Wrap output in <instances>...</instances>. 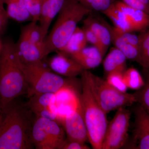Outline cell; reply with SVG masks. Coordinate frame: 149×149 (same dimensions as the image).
Wrapping results in <instances>:
<instances>
[{
  "mask_svg": "<svg viewBox=\"0 0 149 149\" xmlns=\"http://www.w3.org/2000/svg\"><path fill=\"white\" fill-rule=\"evenodd\" d=\"M32 112L15 100L1 109L0 149H31Z\"/></svg>",
  "mask_w": 149,
  "mask_h": 149,
  "instance_id": "cell-1",
  "label": "cell"
},
{
  "mask_svg": "<svg viewBox=\"0 0 149 149\" xmlns=\"http://www.w3.org/2000/svg\"><path fill=\"white\" fill-rule=\"evenodd\" d=\"M27 86L18 63L13 41H6L0 51V106L1 109L22 95Z\"/></svg>",
  "mask_w": 149,
  "mask_h": 149,
  "instance_id": "cell-2",
  "label": "cell"
},
{
  "mask_svg": "<svg viewBox=\"0 0 149 149\" xmlns=\"http://www.w3.org/2000/svg\"><path fill=\"white\" fill-rule=\"evenodd\" d=\"M91 72L85 70L81 74L82 93L80 95L83 118L88 141L93 149H102L107 127V113L96 98L91 85Z\"/></svg>",
  "mask_w": 149,
  "mask_h": 149,
  "instance_id": "cell-3",
  "label": "cell"
},
{
  "mask_svg": "<svg viewBox=\"0 0 149 149\" xmlns=\"http://www.w3.org/2000/svg\"><path fill=\"white\" fill-rule=\"evenodd\" d=\"M92 10L77 0H65L53 27L44 42L46 55L58 52L64 47L77 24Z\"/></svg>",
  "mask_w": 149,
  "mask_h": 149,
  "instance_id": "cell-4",
  "label": "cell"
},
{
  "mask_svg": "<svg viewBox=\"0 0 149 149\" xmlns=\"http://www.w3.org/2000/svg\"><path fill=\"white\" fill-rule=\"evenodd\" d=\"M18 58V63L27 86L28 98L36 94L55 93L62 88L75 86V77L65 78L46 67L43 61L24 63Z\"/></svg>",
  "mask_w": 149,
  "mask_h": 149,
  "instance_id": "cell-5",
  "label": "cell"
},
{
  "mask_svg": "<svg viewBox=\"0 0 149 149\" xmlns=\"http://www.w3.org/2000/svg\"><path fill=\"white\" fill-rule=\"evenodd\" d=\"M91 85L97 101L104 111L108 113L136 102L134 94L123 93L112 87L105 79L91 72Z\"/></svg>",
  "mask_w": 149,
  "mask_h": 149,
  "instance_id": "cell-6",
  "label": "cell"
},
{
  "mask_svg": "<svg viewBox=\"0 0 149 149\" xmlns=\"http://www.w3.org/2000/svg\"><path fill=\"white\" fill-rule=\"evenodd\" d=\"M130 113L125 107L117 110L107 127L102 149H118L123 146L128 139Z\"/></svg>",
  "mask_w": 149,
  "mask_h": 149,
  "instance_id": "cell-7",
  "label": "cell"
},
{
  "mask_svg": "<svg viewBox=\"0 0 149 149\" xmlns=\"http://www.w3.org/2000/svg\"><path fill=\"white\" fill-rule=\"evenodd\" d=\"M80 105V95L75 86L62 88L55 93L53 107L59 124L68 113L76 109Z\"/></svg>",
  "mask_w": 149,
  "mask_h": 149,
  "instance_id": "cell-8",
  "label": "cell"
},
{
  "mask_svg": "<svg viewBox=\"0 0 149 149\" xmlns=\"http://www.w3.org/2000/svg\"><path fill=\"white\" fill-rule=\"evenodd\" d=\"M60 124L63 126L67 139L85 143L88 139V131L82 113L81 104L76 109L65 116Z\"/></svg>",
  "mask_w": 149,
  "mask_h": 149,
  "instance_id": "cell-9",
  "label": "cell"
},
{
  "mask_svg": "<svg viewBox=\"0 0 149 149\" xmlns=\"http://www.w3.org/2000/svg\"><path fill=\"white\" fill-rule=\"evenodd\" d=\"M54 97L53 93L36 94L29 98L25 105L35 117L45 118L58 122L53 107Z\"/></svg>",
  "mask_w": 149,
  "mask_h": 149,
  "instance_id": "cell-10",
  "label": "cell"
},
{
  "mask_svg": "<svg viewBox=\"0 0 149 149\" xmlns=\"http://www.w3.org/2000/svg\"><path fill=\"white\" fill-rule=\"evenodd\" d=\"M56 53L47 62L48 68L54 72L61 76L73 78L81 75L85 70L71 57L61 52Z\"/></svg>",
  "mask_w": 149,
  "mask_h": 149,
  "instance_id": "cell-11",
  "label": "cell"
},
{
  "mask_svg": "<svg viewBox=\"0 0 149 149\" xmlns=\"http://www.w3.org/2000/svg\"><path fill=\"white\" fill-rule=\"evenodd\" d=\"M15 46L19 58L24 63L43 61L47 56L44 45L33 42L21 33Z\"/></svg>",
  "mask_w": 149,
  "mask_h": 149,
  "instance_id": "cell-12",
  "label": "cell"
},
{
  "mask_svg": "<svg viewBox=\"0 0 149 149\" xmlns=\"http://www.w3.org/2000/svg\"><path fill=\"white\" fill-rule=\"evenodd\" d=\"M133 148L149 149V112L141 106L135 111Z\"/></svg>",
  "mask_w": 149,
  "mask_h": 149,
  "instance_id": "cell-13",
  "label": "cell"
},
{
  "mask_svg": "<svg viewBox=\"0 0 149 149\" xmlns=\"http://www.w3.org/2000/svg\"><path fill=\"white\" fill-rule=\"evenodd\" d=\"M65 0H41V13L38 24L44 37L49 33L52 22L58 15Z\"/></svg>",
  "mask_w": 149,
  "mask_h": 149,
  "instance_id": "cell-14",
  "label": "cell"
},
{
  "mask_svg": "<svg viewBox=\"0 0 149 149\" xmlns=\"http://www.w3.org/2000/svg\"><path fill=\"white\" fill-rule=\"evenodd\" d=\"M80 64L85 70L93 69L101 63L104 56L94 46L85 47L82 50L70 56Z\"/></svg>",
  "mask_w": 149,
  "mask_h": 149,
  "instance_id": "cell-15",
  "label": "cell"
},
{
  "mask_svg": "<svg viewBox=\"0 0 149 149\" xmlns=\"http://www.w3.org/2000/svg\"><path fill=\"white\" fill-rule=\"evenodd\" d=\"M115 6L128 16L136 31H142L149 28V14L129 6L121 1H114Z\"/></svg>",
  "mask_w": 149,
  "mask_h": 149,
  "instance_id": "cell-16",
  "label": "cell"
},
{
  "mask_svg": "<svg viewBox=\"0 0 149 149\" xmlns=\"http://www.w3.org/2000/svg\"><path fill=\"white\" fill-rule=\"evenodd\" d=\"M92 12L84 19V24L89 27L98 38L106 54L111 43V34L105 21H100L93 16Z\"/></svg>",
  "mask_w": 149,
  "mask_h": 149,
  "instance_id": "cell-17",
  "label": "cell"
},
{
  "mask_svg": "<svg viewBox=\"0 0 149 149\" xmlns=\"http://www.w3.org/2000/svg\"><path fill=\"white\" fill-rule=\"evenodd\" d=\"M31 141L37 149H53L46 132L42 118L35 117L31 129Z\"/></svg>",
  "mask_w": 149,
  "mask_h": 149,
  "instance_id": "cell-18",
  "label": "cell"
},
{
  "mask_svg": "<svg viewBox=\"0 0 149 149\" xmlns=\"http://www.w3.org/2000/svg\"><path fill=\"white\" fill-rule=\"evenodd\" d=\"M127 58L117 48H112L103 62L104 72L106 75L114 72H124L127 69Z\"/></svg>",
  "mask_w": 149,
  "mask_h": 149,
  "instance_id": "cell-19",
  "label": "cell"
},
{
  "mask_svg": "<svg viewBox=\"0 0 149 149\" xmlns=\"http://www.w3.org/2000/svg\"><path fill=\"white\" fill-rule=\"evenodd\" d=\"M114 2L106 10L102 13L110 19L114 24V27L117 29L125 32L136 31L128 16L118 8Z\"/></svg>",
  "mask_w": 149,
  "mask_h": 149,
  "instance_id": "cell-20",
  "label": "cell"
},
{
  "mask_svg": "<svg viewBox=\"0 0 149 149\" xmlns=\"http://www.w3.org/2000/svg\"><path fill=\"white\" fill-rule=\"evenodd\" d=\"M107 24L111 34V43L113 44L115 47L121 51L127 59L139 63L140 52L139 48L124 41L117 34L114 27H112L108 23Z\"/></svg>",
  "mask_w": 149,
  "mask_h": 149,
  "instance_id": "cell-21",
  "label": "cell"
},
{
  "mask_svg": "<svg viewBox=\"0 0 149 149\" xmlns=\"http://www.w3.org/2000/svg\"><path fill=\"white\" fill-rule=\"evenodd\" d=\"M42 118L53 149H59L66 139L64 129H63L60 124L56 121Z\"/></svg>",
  "mask_w": 149,
  "mask_h": 149,
  "instance_id": "cell-22",
  "label": "cell"
},
{
  "mask_svg": "<svg viewBox=\"0 0 149 149\" xmlns=\"http://www.w3.org/2000/svg\"><path fill=\"white\" fill-rule=\"evenodd\" d=\"M9 18L18 22L32 21V18L23 0H4Z\"/></svg>",
  "mask_w": 149,
  "mask_h": 149,
  "instance_id": "cell-23",
  "label": "cell"
},
{
  "mask_svg": "<svg viewBox=\"0 0 149 149\" xmlns=\"http://www.w3.org/2000/svg\"><path fill=\"white\" fill-rule=\"evenodd\" d=\"M88 43L83 29L77 27L65 45L58 52L70 56L82 50Z\"/></svg>",
  "mask_w": 149,
  "mask_h": 149,
  "instance_id": "cell-24",
  "label": "cell"
},
{
  "mask_svg": "<svg viewBox=\"0 0 149 149\" xmlns=\"http://www.w3.org/2000/svg\"><path fill=\"white\" fill-rule=\"evenodd\" d=\"M140 61L139 64L145 70H149V28L141 31L139 35Z\"/></svg>",
  "mask_w": 149,
  "mask_h": 149,
  "instance_id": "cell-25",
  "label": "cell"
},
{
  "mask_svg": "<svg viewBox=\"0 0 149 149\" xmlns=\"http://www.w3.org/2000/svg\"><path fill=\"white\" fill-rule=\"evenodd\" d=\"M21 33L33 42L44 46L45 37H44L38 22L31 21L22 28Z\"/></svg>",
  "mask_w": 149,
  "mask_h": 149,
  "instance_id": "cell-26",
  "label": "cell"
},
{
  "mask_svg": "<svg viewBox=\"0 0 149 149\" xmlns=\"http://www.w3.org/2000/svg\"><path fill=\"white\" fill-rule=\"evenodd\" d=\"M127 88L138 91L145 85V81L138 70L134 68H127L123 73Z\"/></svg>",
  "mask_w": 149,
  "mask_h": 149,
  "instance_id": "cell-27",
  "label": "cell"
},
{
  "mask_svg": "<svg viewBox=\"0 0 149 149\" xmlns=\"http://www.w3.org/2000/svg\"><path fill=\"white\" fill-rule=\"evenodd\" d=\"M124 72L119 71L111 72L106 75L105 80L110 85L118 91L126 93L128 88L124 80Z\"/></svg>",
  "mask_w": 149,
  "mask_h": 149,
  "instance_id": "cell-28",
  "label": "cell"
},
{
  "mask_svg": "<svg viewBox=\"0 0 149 149\" xmlns=\"http://www.w3.org/2000/svg\"><path fill=\"white\" fill-rule=\"evenodd\" d=\"M136 102L149 112V77L145 81V85L140 90L134 93Z\"/></svg>",
  "mask_w": 149,
  "mask_h": 149,
  "instance_id": "cell-29",
  "label": "cell"
},
{
  "mask_svg": "<svg viewBox=\"0 0 149 149\" xmlns=\"http://www.w3.org/2000/svg\"><path fill=\"white\" fill-rule=\"evenodd\" d=\"M115 1V0H85L82 3L92 11H98L102 12L108 8Z\"/></svg>",
  "mask_w": 149,
  "mask_h": 149,
  "instance_id": "cell-30",
  "label": "cell"
},
{
  "mask_svg": "<svg viewBox=\"0 0 149 149\" xmlns=\"http://www.w3.org/2000/svg\"><path fill=\"white\" fill-rule=\"evenodd\" d=\"M32 17V21L39 22L41 13V0H23Z\"/></svg>",
  "mask_w": 149,
  "mask_h": 149,
  "instance_id": "cell-31",
  "label": "cell"
},
{
  "mask_svg": "<svg viewBox=\"0 0 149 149\" xmlns=\"http://www.w3.org/2000/svg\"><path fill=\"white\" fill-rule=\"evenodd\" d=\"M82 29L85 33L86 40L88 42L90 43L93 46L98 49L104 56L105 54L98 38L94 32L88 26L83 24Z\"/></svg>",
  "mask_w": 149,
  "mask_h": 149,
  "instance_id": "cell-32",
  "label": "cell"
},
{
  "mask_svg": "<svg viewBox=\"0 0 149 149\" xmlns=\"http://www.w3.org/2000/svg\"><path fill=\"white\" fill-rule=\"evenodd\" d=\"M115 28L117 34L124 41L132 45L139 48L140 44L139 35L133 34V32H125L119 30L115 27Z\"/></svg>",
  "mask_w": 149,
  "mask_h": 149,
  "instance_id": "cell-33",
  "label": "cell"
},
{
  "mask_svg": "<svg viewBox=\"0 0 149 149\" xmlns=\"http://www.w3.org/2000/svg\"><path fill=\"white\" fill-rule=\"evenodd\" d=\"M90 147L85 143L66 139L59 149H89Z\"/></svg>",
  "mask_w": 149,
  "mask_h": 149,
  "instance_id": "cell-34",
  "label": "cell"
},
{
  "mask_svg": "<svg viewBox=\"0 0 149 149\" xmlns=\"http://www.w3.org/2000/svg\"><path fill=\"white\" fill-rule=\"evenodd\" d=\"M121 1L129 6L139 9L149 14V7L140 2L138 0H121Z\"/></svg>",
  "mask_w": 149,
  "mask_h": 149,
  "instance_id": "cell-35",
  "label": "cell"
},
{
  "mask_svg": "<svg viewBox=\"0 0 149 149\" xmlns=\"http://www.w3.org/2000/svg\"><path fill=\"white\" fill-rule=\"evenodd\" d=\"M8 18L3 5H0V32L5 27Z\"/></svg>",
  "mask_w": 149,
  "mask_h": 149,
  "instance_id": "cell-36",
  "label": "cell"
},
{
  "mask_svg": "<svg viewBox=\"0 0 149 149\" xmlns=\"http://www.w3.org/2000/svg\"><path fill=\"white\" fill-rule=\"evenodd\" d=\"M138 1L149 7V0H138Z\"/></svg>",
  "mask_w": 149,
  "mask_h": 149,
  "instance_id": "cell-37",
  "label": "cell"
},
{
  "mask_svg": "<svg viewBox=\"0 0 149 149\" xmlns=\"http://www.w3.org/2000/svg\"><path fill=\"white\" fill-rule=\"evenodd\" d=\"M4 2L2 0H0V5H3Z\"/></svg>",
  "mask_w": 149,
  "mask_h": 149,
  "instance_id": "cell-38",
  "label": "cell"
},
{
  "mask_svg": "<svg viewBox=\"0 0 149 149\" xmlns=\"http://www.w3.org/2000/svg\"><path fill=\"white\" fill-rule=\"evenodd\" d=\"M77 1H78L80 2V3H83V1H84L85 0H77Z\"/></svg>",
  "mask_w": 149,
  "mask_h": 149,
  "instance_id": "cell-39",
  "label": "cell"
},
{
  "mask_svg": "<svg viewBox=\"0 0 149 149\" xmlns=\"http://www.w3.org/2000/svg\"><path fill=\"white\" fill-rule=\"evenodd\" d=\"M1 107L0 106V116H1Z\"/></svg>",
  "mask_w": 149,
  "mask_h": 149,
  "instance_id": "cell-40",
  "label": "cell"
},
{
  "mask_svg": "<svg viewBox=\"0 0 149 149\" xmlns=\"http://www.w3.org/2000/svg\"><path fill=\"white\" fill-rule=\"evenodd\" d=\"M1 44H0V51H1Z\"/></svg>",
  "mask_w": 149,
  "mask_h": 149,
  "instance_id": "cell-41",
  "label": "cell"
},
{
  "mask_svg": "<svg viewBox=\"0 0 149 149\" xmlns=\"http://www.w3.org/2000/svg\"><path fill=\"white\" fill-rule=\"evenodd\" d=\"M2 1H3V2H4V0H2Z\"/></svg>",
  "mask_w": 149,
  "mask_h": 149,
  "instance_id": "cell-42",
  "label": "cell"
}]
</instances>
